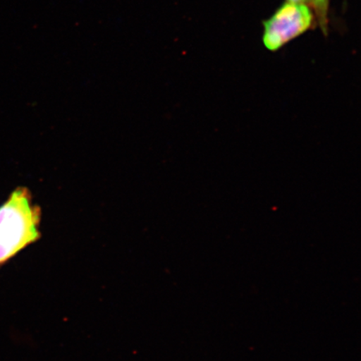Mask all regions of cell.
I'll return each mask as SVG.
<instances>
[{
  "label": "cell",
  "mask_w": 361,
  "mask_h": 361,
  "mask_svg": "<svg viewBox=\"0 0 361 361\" xmlns=\"http://www.w3.org/2000/svg\"><path fill=\"white\" fill-rule=\"evenodd\" d=\"M314 2L320 23H322L324 28L326 25L328 0H314Z\"/></svg>",
  "instance_id": "obj_3"
},
{
  "label": "cell",
  "mask_w": 361,
  "mask_h": 361,
  "mask_svg": "<svg viewBox=\"0 0 361 361\" xmlns=\"http://www.w3.org/2000/svg\"><path fill=\"white\" fill-rule=\"evenodd\" d=\"M314 17L305 4L286 3L264 23V43L270 51H277L312 25Z\"/></svg>",
  "instance_id": "obj_2"
},
{
  "label": "cell",
  "mask_w": 361,
  "mask_h": 361,
  "mask_svg": "<svg viewBox=\"0 0 361 361\" xmlns=\"http://www.w3.org/2000/svg\"><path fill=\"white\" fill-rule=\"evenodd\" d=\"M307 0H288V2L293 4H305Z\"/></svg>",
  "instance_id": "obj_4"
},
{
  "label": "cell",
  "mask_w": 361,
  "mask_h": 361,
  "mask_svg": "<svg viewBox=\"0 0 361 361\" xmlns=\"http://www.w3.org/2000/svg\"><path fill=\"white\" fill-rule=\"evenodd\" d=\"M42 209L28 188L19 187L0 205V267L40 238Z\"/></svg>",
  "instance_id": "obj_1"
}]
</instances>
